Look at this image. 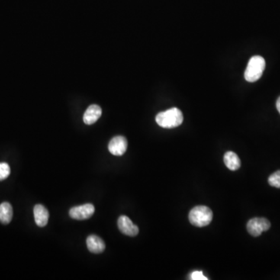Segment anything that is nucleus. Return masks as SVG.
Returning <instances> with one entry per match:
<instances>
[{"mask_svg": "<svg viewBox=\"0 0 280 280\" xmlns=\"http://www.w3.org/2000/svg\"><path fill=\"white\" fill-rule=\"evenodd\" d=\"M117 227L123 234L135 236L139 233V228L129 217L121 216L117 220Z\"/></svg>", "mask_w": 280, "mask_h": 280, "instance_id": "obj_7", "label": "nucleus"}, {"mask_svg": "<svg viewBox=\"0 0 280 280\" xmlns=\"http://www.w3.org/2000/svg\"><path fill=\"white\" fill-rule=\"evenodd\" d=\"M265 68V61L262 56H255L251 58L246 70L245 78L248 82L254 83L260 79Z\"/></svg>", "mask_w": 280, "mask_h": 280, "instance_id": "obj_3", "label": "nucleus"}, {"mask_svg": "<svg viewBox=\"0 0 280 280\" xmlns=\"http://www.w3.org/2000/svg\"><path fill=\"white\" fill-rule=\"evenodd\" d=\"M34 220L36 224L40 227H46L49 218V213L43 205H36L34 208Z\"/></svg>", "mask_w": 280, "mask_h": 280, "instance_id": "obj_9", "label": "nucleus"}, {"mask_svg": "<svg viewBox=\"0 0 280 280\" xmlns=\"http://www.w3.org/2000/svg\"><path fill=\"white\" fill-rule=\"evenodd\" d=\"M270 227L271 223L269 220L260 217L251 219L247 224V230L253 236H260L263 232L269 230Z\"/></svg>", "mask_w": 280, "mask_h": 280, "instance_id": "obj_4", "label": "nucleus"}, {"mask_svg": "<svg viewBox=\"0 0 280 280\" xmlns=\"http://www.w3.org/2000/svg\"><path fill=\"white\" fill-rule=\"evenodd\" d=\"M12 218V206L9 203H3L0 205V222L4 224H8Z\"/></svg>", "mask_w": 280, "mask_h": 280, "instance_id": "obj_12", "label": "nucleus"}, {"mask_svg": "<svg viewBox=\"0 0 280 280\" xmlns=\"http://www.w3.org/2000/svg\"><path fill=\"white\" fill-rule=\"evenodd\" d=\"M10 175V168L8 164L0 163V181H4Z\"/></svg>", "mask_w": 280, "mask_h": 280, "instance_id": "obj_14", "label": "nucleus"}, {"mask_svg": "<svg viewBox=\"0 0 280 280\" xmlns=\"http://www.w3.org/2000/svg\"><path fill=\"white\" fill-rule=\"evenodd\" d=\"M223 161L227 168L230 171H236L241 168V159L239 156L232 151L225 153Z\"/></svg>", "mask_w": 280, "mask_h": 280, "instance_id": "obj_11", "label": "nucleus"}, {"mask_svg": "<svg viewBox=\"0 0 280 280\" xmlns=\"http://www.w3.org/2000/svg\"><path fill=\"white\" fill-rule=\"evenodd\" d=\"M102 114L100 106L97 104H92L88 107L84 114V122L86 125H92L98 121Z\"/></svg>", "mask_w": 280, "mask_h": 280, "instance_id": "obj_10", "label": "nucleus"}, {"mask_svg": "<svg viewBox=\"0 0 280 280\" xmlns=\"http://www.w3.org/2000/svg\"><path fill=\"white\" fill-rule=\"evenodd\" d=\"M128 141L126 137L115 136L111 139L108 144V150L114 156H123L127 150Z\"/></svg>", "mask_w": 280, "mask_h": 280, "instance_id": "obj_6", "label": "nucleus"}, {"mask_svg": "<svg viewBox=\"0 0 280 280\" xmlns=\"http://www.w3.org/2000/svg\"><path fill=\"white\" fill-rule=\"evenodd\" d=\"M268 181L271 186L280 188V171H275V173L271 175L268 178Z\"/></svg>", "mask_w": 280, "mask_h": 280, "instance_id": "obj_13", "label": "nucleus"}, {"mask_svg": "<svg viewBox=\"0 0 280 280\" xmlns=\"http://www.w3.org/2000/svg\"><path fill=\"white\" fill-rule=\"evenodd\" d=\"M182 112L177 107H172L156 115V122L161 127L165 129H173L181 126L183 123Z\"/></svg>", "mask_w": 280, "mask_h": 280, "instance_id": "obj_1", "label": "nucleus"}, {"mask_svg": "<svg viewBox=\"0 0 280 280\" xmlns=\"http://www.w3.org/2000/svg\"><path fill=\"white\" fill-rule=\"evenodd\" d=\"M190 278L192 280H207L208 278L205 276L203 275L202 271H194L191 272V275H190Z\"/></svg>", "mask_w": 280, "mask_h": 280, "instance_id": "obj_15", "label": "nucleus"}, {"mask_svg": "<svg viewBox=\"0 0 280 280\" xmlns=\"http://www.w3.org/2000/svg\"><path fill=\"white\" fill-rule=\"evenodd\" d=\"M87 246L91 253H102L105 250V243L104 241L96 235H90L87 239Z\"/></svg>", "mask_w": 280, "mask_h": 280, "instance_id": "obj_8", "label": "nucleus"}, {"mask_svg": "<svg viewBox=\"0 0 280 280\" xmlns=\"http://www.w3.org/2000/svg\"><path fill=\"white\" fill-rule=\"evenodd\" d=\"M276 107L277 110H278V112H279L280 114V97L278 98V100H277L276 101Z\"/></svg>", "mask_w": 280, "mask_h": 280, "instance_id": "obj_16", "label": "nucleus"}, {"mask_svg": "<svg viewBox=\"0 0 280 280\" xmlns=\"http://www.w3.org/2000/svg\"><path fill=\"white\" fill-rule=\"evenodd\" d=\"M95 209L94 205L91 203L79 206V207H72L69 210V216L71 218L76 220H88L91 218L94 215Z\"/></svg>", "mask_w": 280, "mask_h": 280, "instance_id": "obj_5", "label": "nucleus"}, {"mask_svg": "<svg viewBox=\"0 0 280 280\" xmlns=\"http://www.w3.org/2000/svg\"><path fill=\"white\" fill-rule=\"evenodd\" d=\"M213 211L205 206L194 207L188 215L190 223L197 227L208 226L213 220Z\"/></svg>", "mask_w": 280, "mask_h": 280, "instance_id": "obj_2", "label": "nucleus"}]
</instances>
